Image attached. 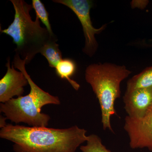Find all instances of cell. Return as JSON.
I'll use <instances>...</instances> for the list:
<instances>
[{
    "instance_id": "obj_7",
    "label": "cell",
    "mask_w": 152,
    "mask_h": 152,
    "mask_svg": "<svg viewBox=\"0 0 152 152\" xmlns=\"http://www.w3.org/2000/svg\"><path fill=\"white\" fill-rule=\"evenodd\" d=\"M6 66L7 73L0 80V102L4 103L14 96H22L24 92V87L28 84L27 79L22 72L15 69L13 64L10 66V59L8 58Z\"/></svg>"
},
{
    "instance_id": "obj_13",
    "label": "cell",
    "mask_w": 152,
    "mask_h": 152,
    "mask_svg": "<svg viewBox=\"0 0 152 152\" xmlns=\"http://www.w3.org/2000/svg\"><path fill=\"white\" fill-rule=\"evenodd\" d=\"M33 9L36 13V18L39 19L45 25L49 32L52 35H55L52 30L49 18V13L43 4L40 0H32Z\"/></svg>"
},
{
    "instance_id": "obj_2",
    "label": "cell",
    "mask_w": 152,
    "mask_h": 152,
    "mask_svg": "<svg viewBox=\"0 0 152 152\" xmlns=\"http://www.w3.org/2000/svg\"><path fill=\"white\" fill-rule=\"evenodd\" d=\"M13 64L27 79L31 90L26 96L12 98L0 105V111L7 119L16 124L24 123L32 127H47L50 117L41 113V109L48 104L59 105V99L42 89L36 84L26 69V63L20 55L15 53Z\"/></svg>"
},
{
    "instance_id": "obj_9",
    "label": "cell",
    "mask_w": 152,
    "mask_h": 152,
    "mask_svg": "<svg viewBox=\"0 0 152 152\" xmlns=\"http://www.w3.org/2000/svg\"><path fill=\"white\" fill-rule=\"evenodd\" d=\"M55 69L56 74L59 77L66 80L76 91L79 89L80 85L71 78L75 73L77 69V66L74 60L70 58L63 59Z\"/></svg>"
},
{
    "instance_id": "obj_1",
    "label": "cell",
    "mask_w": 152,
    "mask_h": 152,
    "mask_svg": "<svg viewBox=\"0 0 152 152\" xmlns=\"http://www.w3.org/2000/svg\"><path fill=\"white\" fill-rule=\"evenodd\" d=\"M86 132L77 126L58 129L7 124L0 137L13 142L15 152H75L86 141Z\"/></svg>"
},
{
    "instance_id": "obj_14",
    "label": "cell",
    "mask_w": 152,
    "mask_h": 152,
    "mask_svg": "<svg viewBox=\"0 0 152 152\" xmlns=\"http://www.w3.org/2000/svg\"><path fill=\"white\" fill-rule=\"evenodd\" d=\"M7 119V118H4V117H1V128H2L6 126V124L5 122V120Z\"/></svg>"
},
{
    "instance_id": "obj_8",
    "label": "cell",
    "mask_w": 152,
    "mask_h": 152,
    "mask_svg": "<svg viewBox=\"0 0 152 152\" xmlns=\"http://www.w3.org/2000/svg\"><path fill=\"white\" fill-rule=\"evenodd\" d=\"M125 109L129 116L135 118L144 117L152 105V88L126 91L124 96Z\"/></svg>"
},
{
    "instance_id": "obj_5",
    "label": "cell",
    "mask_w": 152,
    "mask_h": 152,
    "mask_svg": "<svg viewBox=\"0 0 152 152\" xmlns=\"http://www.w3.org/2000/svg\"><path fill=\"white\" fill-rule=\"evenodd\" d=\"M53 2L61 4L71 9L75 14L81 23L85 37V45L83 52L90 57L95 54L98 44L95 35L102 32L106 27L99 28L93 26L90 16V10L93 7L92 1L90 0H53Z\"/></svg>"
},
{
    "instance_id": "obj_3",
    "label": "cell",
    "mask_w": 152,
    "mask_h": 152,
    "mask_svg": "<svg viewBox=\"0 0 152 152\" xmlns=\"http://www.w3.org/2000/svg\"><path fill=\"white\" fill-rule=\"evenodd\" d=\"M15 11L13 21L1 32L12 37L17 48L15 53L22 57L26 64L31 62L36 55L40 53L44 46L50 41L58 39L46 28L40 25L39 19L32 20L30 12L33 9L23 0H11Z\"/></svg>"
},
{
    "instance_id": "obj_15",
    "label": "cell",
    "mask_w": 152,
    "mask_h": 152,
    "mask_svg": "<svg viewBox=\"0 0 152 152\" xmlns=\"http://www.w3.org/2000/svg\"><path fill=\"white\" fill-rule=\"evenodd\" d=\"M149 43V45L152 47V39L150 40Z\"/></svg>"
},
{
    "instance_id": "obj_4",
    "label": "cell",
    "mask_w": 152,
    "mask_h": 152,
    "mask_svg": "<svg viewBox=\"0 0 152 152\" xmlns=\"http://www.w3.org/2000/svg\"><path fill=\"white\" fill-rule=\"evenodd\" d=\"M131 72L125 66L110 63L92 64L86 68L85 78L99 102L104 130L108 129L113 132L110 118L113 115H117L114 106L115 101L121 96V82Z\"/></svg>"
},
{
    "instance_id": "obj_6",
    "label": "cell",
    "mask_w": 152,
    "mask_h": 152,
    "mask_svg": "<svg viewBox=\"0 0 152 152\" xmlns=\"http://www.w3.org/2000/svg\"><path fill=\"white\" fill-rule=\"evenodd\" d=\"M124 129L129 137L132 148H147L152 152V111L139 118L126 117Z\"/></svg>"
},
{
    "instance_id": "obj_11",
    "label": "cell",
    "mask_w": 152,
    "mask_h": 152,
    "mask_svg": "<svg viewBox=\"0 0 152 152\" xmlns=\"http://www.w3.org/2000/svg\"><path fill=\"white\" fill-rule=\"evenodd\" d=\"M58 39L50 41L44 46L40 52L41 54L46 58L49 66L52 68H56L63 59L59 45L56 43Z\"/></svg>"
},
{
    "instance_id": "obj_10",
    "label": "cell",
    "mask_w": 152,
    "mask_h": 152,
    "mask_svg": "<svg viewBox=\"0 0 152 152\" xmlns=\"http://www.w3.org/2000/svg\"><path fill=\"white\" fill-rule=\"evenodd\" d=\"M150 88H152V66L146 68L130 79L127 83L126 91Z\"/></svg>"
},
{
    "instance_id": "obj_16",
    "label": "cell",
    "mask_w": 152,
    "mask_h": 152,
    "mask_svg": "<svg viewBox=\"0 0 152 152\" xmlns=\"http://www.w3.org/2000/svg\"><path fill=\"white\" fill-rule=\"evenodd\" d=\"M148 111H152V106H151V107H150V108L149 109V110Z\"/></svg>"
},
{
    "instance_id": "obj_12",
    "label": "cell",
    "mask_w": 152,
    "mask_h": 152,
    "mask_svg": "<svg viewBox=\"0 0 152 152\" xmlns=\"http://www.w3.org/2000/svg\"><path fill=\"white\" fill-rule=\"evenodd\" d=\"M86 142V145L80 147L83 152H112L106 148L102 143L100 138L96 135L88 136Z\"/></svg>"
}]
</instances>
